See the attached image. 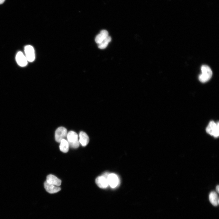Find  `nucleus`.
I'll return each instance as SVG.
<instances>
[{
	"mask_svg": "<svg viewBox=\"0 0 219 219\" xmlns=\"http://www.w3.org/2000/svg\"><path fill=\"white\" fill-rule=\"evenodd\" d=\"M206 132L209 135L217 138L219 135V124L212 121L209 123L206 129Z\"/></svg>",
	"mask_w": 219,
	"mask_h": 219,
	"instance_id": "7ed1b4c3",
	"label": "nucleus"
},
{
	"mask_svg": "<svg viewBox=\"0 0 219 219\" xmlns=\"http://www.w3.org/2000/svg\"><path fill=\"white\" fill-rule=\"evenodd\" d=\"M16 61L18 65L22 67H26L28 63V61L23 53L18 52L16 57Z\"/></svg>",
	"mask_w": 219,
	"mask_h": 219,
	"instance_id": "0eeeda50",
	"label": "nucleus"
},
{
	"mask_svg": "<svg viewBox=\"0 0 219 219\" xmlns=\"http://www.w3.org/2000/svg\"><path fill=\"white\" fill-rule=\"evenodd\" d=\"M107 179L108 185L112 188H116L119 184V178L115 173H109Z\"/></svg>",
	"mask_w": 219,
	"mask_h": 219,
	"instance_id": "423d86ee",
	"label": "nucleus"
},
{
	"mask_svg": "<svg viewBox=\"0 0 219 219\" xmlns=\"http://www.w3.org/2000/svg\"><path fill=\"white\" fill-rule=\"evenodd\" d=\"M219 186L218 185L217 186L216 188V190L218 193H219Z\"/></svg>",
	"mask_w": 219,
	"mask_h": 219,
	"instance_id": "dca6fc26",
	"label": "nucleus"
},
{
	"mask_svg": "<svg viewBox=\"0 0 219 219\" xmlns=\"http://www.w3.org/2000/svg\"><path fill=\"white\" fill-rule=\"evenodd\" d=\"M59 148L60 151L64 153H67L69 151V145L68 142L65 139L62 140L60 142Z\"/></svg>",
	"mask_w": 219,
	"mask_h": 219,
	"instance_id": "4468645a",
	"label": "nucleus"
},
{
	"mask_svg": "<svg viewBox=\"0 0 219 219\" xmlns=\"http://www.w3.org/2000/svg\"><path fill=\"white\" fill-rule=\"evenodd\" d=\"M67 134V129L65 127H61L58 128L55 133V139L56 141L60 142L61 141L65 139Z\"/></svg>",
	"mask_w": 219,
	"mask_h": 219,
	"instance_id": "20e7f679",
	"label": "nucleus"
},
{
	"mask_svg": "<svg viewBox=\"0 0 219 219\" xmlns=\"http://www.w3.org/2000/svg\"><path fill=\"white\" fill-rule=\"evenodd\" d=\"M202 74L199 76V79L203 83L208 82L211 78L213 75V72L209 66L206 65L202 66L201 68Z\"/></svg>",
	"mask_w": 219,
	"mask_h": 219,
	"instance_id": "f257e3e1",
	"label": "nucleus"
},
{
	"mask_svg": "<svg viewBox=\"0 0 219 219\" xmlns=\"http://www.w3.org/2000/svg\"><path fill=\"white\" fill-rule=\"evenodd\" d=\"M95 182L97 185L100 188L105 189L109 185L107 178L103 176L97 177Z\"/></svg>",
	"mask_w": 219,
	"mask_h": 219,
	"instance_id": "1a4fd4ad",
	"label": "nucleus"
},
{
	"mask_svg": "<svg viewBox=\"0 0 219 219\" xmlns=\"http://www.w3.org/2000/svg\"><path fill=\"white\" fill-rule=\"evenodd\" d=\"M67 137L69 147L73 149H77L79 147L80 143L77 133L74 131H70L67 133Z\"/></svg>",
	"mask_w": 219,
	"mask_h": 219,
	"instance_id": "f03ea898",
	"label": "nucleus"
},
{
	"mask_svg": "<svg viewBox=\"0 0 219 219\" xmlns=\"http://www.w3.org/2000/svg\"><path fill=\"white\" fill-rule=\"evenodd\" d=\"M209 199L210 202L213 205L217 206L218 205L219 198L217 194L215 192L213 191L210 194Z\"/></svg>",
	"mask_w": 219,
	"mask_h": 219,
	"instance_id": "ddd939ff",
	"label": "nucleus"
},
{
	"mask_svg": "<svg viewBox=\"0 0 219 219\" xmlns=\"http://www.w3.org/2000/svg\"><path fill=\"white\" fill-rule=\"evenodd\" d=\"M46 182L49 184L57 186H60L62 182L61 180L52 175L47 176Z\"/></svg>",
	"mask_w": 219,
	"mask_h": 219,
	"instance_id": "9d476101",
	"label": "nucleus"
},
{
	"mask_svg": "<svg viewBox=\"0 0 219 219\" xmlns=\"http://www.w3.org/2000/svg\"><path fill=\"white\" fill-rule=\"evenodd\" d=\"M25 55L28 62H32L35 58L34 49L32 46L27 45L24 48Z\"/></svg>",
	"mask_w": 219,
	"mask_h": 219,
	"instance_id": "39448f33",
	"label": "nucleus"
},
{
	"mask_svg": "<svg viewBox=\"0 0 219 219\" xmlns=\"http://www.w3.org/2000/svg\"><path fill=\"white\" fill-rule=\"evenodd\" d=\"M108 36V32L106 30H103L96 36L95 42L97 44H99L101 43Z\"/></svg>",
	"mask_w": 219,
	"mask_h": 219,
	"instance_id": "f8f14e48",
	"label": "nucleus"
},
{
	"mask_svg": "<svg viewBox=\"0 0 219 219\" xmlns=\"http://www.w3.org/2000/svg\"><path fill=\"white\" fill-rule=\"evenodd\" d=\"M79 136L80 144L83 147H86L89 142L88 135L85 132L82 131L80 132Z\"/></svg>",
	"mask_w": 219,
	"mask_h": 219,
	"instance_id": "9b49d317",
	"label": "nucleus"
},
{
	"mask_svg": "<svg viewBox=\"0 0 219 219\" xmlns=\"http://www.w3.org/2000/svg\"><path fill=\"white\" fill-rule=\"evenodd\" d=\"M5 0H0V4H1L4 3Z\"/></svg>",
	"mask_w": 219,
	"mask_h": 219,
	"instance_id": "f3484780",
	"label": "nucleus"
},
{
	"mask_svg": "<svg viewBox=\"0 0 219 219\" xmlns=\"http://www.w3.org/2000/svg\"><path fill=\"white\" fill-rule=\"evenodd\" d=\"M112 40V38L110 36H108L101 43L98 44V47L100 49H105L109 43Z\"/></svg>",
	"mask_w": 219,
	"mask_h": 219,
	"instance_id": "2eb2a0df",
	"label": "nucleus"
},
{
	"mask_svg": "<svg viewBox=\"0 0 219 219\" xmlns=\"http://www.w3.org/2000/svg\"><path fill=\"white\" fill-rule=\"evenodd\" d=\"M44 186L47 192L51 194L57 193L61 190V188L59 186L49 184L46 181L44 182Z\"/></svg>",
	"mask_w": 219,
	"mask_h": 219,
	"instance_id": "6e6552de",
	"label": "nucleus"
}]
</instances>
